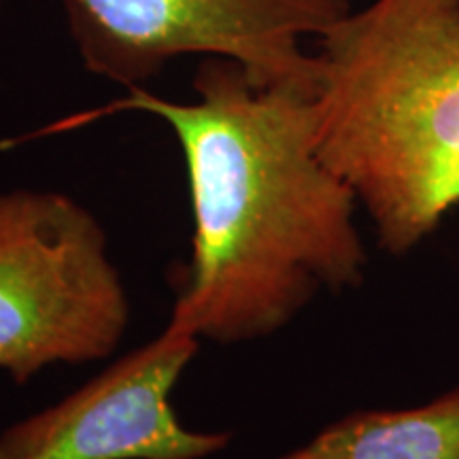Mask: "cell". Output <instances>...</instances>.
Wrapping results in <instances>:
<instances>
[{
  "label": "cell",
  "mask_w": 459,
  "mask_h": 459,
  "mask_svg": "<svg viewBox=\"0 0 459 459\" xmlns=\"http://www.w3.org/2000/svg\"><path fill=\"white\" fill-rule=\"evenodd\" d=\"M281 459H459V389L406 411H359Z\"/></svg>",
  "instance_id": "obj_6"
},
{
  "label": "cell",
  "mask_w": 459,
  "mask_h": 459,
  "mask_svg": "<svg viewBox=\"0 0 459 459\" xmlns=\"http://www.w3.org/2000/svg\"><path fill=\"white\" fill-rule=\"evenodd\" d=\"M200 341L170 324L48 409L0 432V459H206L230 432L183 426L172 392Z\"/></svg>",
  "instance_id": "obj_5"
},
{
  "label": "cell",
  "mask_w": 459,
  "mask_h": 459,
  "mask_svg": "<svg viewBox=\"0 0 459 459\" xmlns=\"http://www.w3.org/2000/svg\"><path fill=\"white\" fill-rule=\"evenodd\" d=\"M192 100L132 88L9 149L117 113L169 126L181 149L192 204V255L181 268L170 324L200 342L238 344L283 328L321 287L364 277L355 200L317 152L313 96L260 88L243 68L204 57Z\"/></svg>",
  "instance_id": "obj_1"
},
{
  "label": "cell",
  "mask_w": 459,
  "mask_h": 459,
  "mask_svg": "<svg viewBox=\"0 0 459 459\" xmlns=\"http://www.w3.org/2000/svg\"><path fill=\"white\" fill-rule=\"evenodd\" d=\"M317 41L319 156L404 254L459 206V0H375Z\"/></svg>",
  "instance_id": "obj_2"
},
{
  "label": "cell",
  "mask_w": 459,
  "mask_h": 459,
  "mask_svg": "<svg viewBox=\"0 0 459 459\" xmlns=\"http://www.w3.org/2000/svg\"><path fill=\"white\" fill-rule=\"evenodd\" d=\"M4 4H7V0H0V15H3V9H4Z\"/></svg>",
  "instance_id": "obj_7"
},
{
  "label": "cell",
  "mask_w": 459,
  "mask_h": 459,
  "mask_svg": "<svg viewBox=\"0 0 459 459\" xmlns=\"http://www.w3.org/2000/svg\"><path fill=\"white\" fill-rule=\"evenodd\" d=\"M83 68L143 88L179 57H221L260 88L315 96L319 39L351 11L349 0H60Z\"/></svg>",
  "instance_id": "obj_4"
},
{
  "label": "cell",
  "mask_w": 459,
  "mask_h": 459,
  "mask_svg": "<svg viewBox=\"0 0 459 459\" xmlns=\"http://www.w3.org/2000/svg\"><path fill=\"white\" fill-rule=\"evenodd\" d=\"M128 321L96 215L56 189L0 192V370L26 385L49 366L107 359Z\"/></svg>",
  "instance_id": "obj_3"
}]
</instances>
